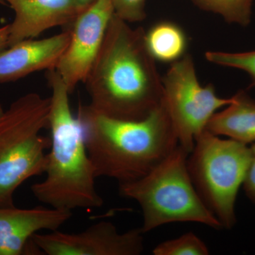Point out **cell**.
Listing matches in <instances>:
<instances>
[{
    "mask_svg": "<svg viewBox=\"0 0 255 255\" xmlns=\"http://www.w3.org/2000/svg\"><path fill=\"white\" fill-rule=\"evenodd\" d=\"M0 4H6V3L5 2L4 0H0Z\"/></svg>",
    "mask_w": 255,
    "mask_h": 255,
    "instance_id": "cb8c5ba5",
    "label": "cell"
},
{
    "mask_svg": "<svg viewBox=\"0 0 255 255\" xmlns=\"http://www.w3.org/2000/svg\"><path fill=\"white\" fill-rule=\"evenodd\" d=\"M253 158L246 144L220 138L206 130L196 137L188 155L193 184L223 228L231 229L236 224V198Z\"/></svg>",
    "mask_w": 255,
    "mask_h": 255,
    "instance_id": "8992f818",
    "label": "cell"
},
{
    "mask_svg": "<svg viewBox=\"0 0 255 255\" xmlns=\"http://www.w3.org/2000/svg\"><path fill=\"white\" fill-rule=\"evenodd\" d=\"M251 149L253 156L255 157V142H253V145L251 146Z\"/></svg>",
    "mask_w": 255,
    "mask_h": 255,
    "instance_id": "7402d4cb",
    "label": "cell"
},
{
    "mask_svg": "<svg viewBox=\"0 0 255 255\" xmlns=\"http://www.w3.org/2000/svg\"><path fill=\"white\" fill-rule=\"evenodd\" d=\"M97 0H75L78 3L79 6L82 8V9H85L86 8L90 6V5L94 4Z\"/></svg>",
    "mask_w": 255,
    "mask_h": 255,
    "instance_id": "44dd1931",
    "label": "cell"
},
{
    "mask_svg": "<svg viewBox=\"0 0 255 255\" xmlns=\"http://www.w3.org/2000/svg\"><path fill=\"white\" fill-rule=\"evenodd\" d=\"M78 118L97 177L119 184L137 180L152 170L179 145L163 99L141 120L108 117L90 105H80Z\"/></svg>",
    "mask_w": 255,
    "mask_h": 255,
    "instance_id": "7a4b0ae2",
    "label": "cell"
},
{
    "mask_svg": "<svg viewBox=\"0 0 255 255\" xmlns=\"http://www.w3.org/2000/svg\"><path fill=\"white\" fill-rule=\"evenodd\" d=\"M205 57L211 63L246 72L251 79L250 87H255V50L244 53L208 51Z\"/></svg>",
    "mask_w": 255,
    "mask_h": 255,
    "instance_id": "e0dca14e",
    "label": "cell"
},
{
    "mask_svg": "<svg viewBox=\"0 0 255 255\" xmlns=\"http://www.w3.org/2000/svg\"><path fill=\"white\" fill-rule=\"evenodd\" d=\"M247 196L255 203V157L253 156L243 183Z\"/></svg>",
    "mask_w": 255,
    "mask_h": 255,
    "instance_id": "d6986e66",
    "label": "cell"
},
{
    "mask_svg": "<svg viewBox=\"0 0 255 255\" xmlns=\"http://www.w3.org/2000/svg\"><path fill=\"white\" fill-rule=\"evenodd\" d=\"M146 0H111L114 14L128 23L145 19Z\"/></svg>",
    "mask_w": 255,
    "mask_h": 255,
    "instance_id": "ac0fdd59",
    "label": "cell"
},
{
    "mask_svg": "<svg viewBox=\"0 0 255 255\" xmlns=\"http://www.w3.org/2000/svg\"><path fill=\"white\" fill-rule=\"evenodd\" d=\"M189 153L179 145L162 162L137 180L119 184V194L140 205L143 233L177 222L223 226L196 191L187 167Z\"/></svg>",
    "mask_w": 255,
    "mask_h": 255,
    "instance_id": "277c9868",
    "label": "cell"
},
{
    "mask_svg": "<svg viewBox=\"0 0 255 255\" xmlns=\"http://www.w3.org/2000/svg\"><path fill=\"white\" fill-rule=\"evenodd\" d=\"M46 78L51 90L50 152L47 153L46 178L32 185V193L40 202L55 209H98L104 200L96 189L97 177L83 127L72 113L70 94L55 69L47 70Z\"/></svg>",
    "mask_w": 255,
    "mask_h": 255,
    "instance_id": "3957f363",
    "label": "cell"
},
{
    "mask_svg": "<svg viewBox=\"0 0 255 255\" xmlns=\"http://www.w3.org/2000/svg\"><path fill=\"white\" fill-rule=\"evenodd\" d=\"M141 228L119 233L113 223L100 221L80 233H36L32 243L48 255H139L144 251Z\"/></svg>",
    "mask_w": 255,
    "mask_h": 255,
    "instance_id": "ba28073f",
    "label": "cell"
},
{
    "mask_svg": "<svg viewBox=\"0 0 255 255\" xmlns=\"http://www.w3.org/2000/svg\"><path fill=\"white\" fill-rule=\"evenodd\" d=\"M145 39L147 49L155 60L174 63L185 55L187 36L175 23L169 21L157 23L145 32Z\"/></svg>",
    "mask_w": 255,
    "mask_h": 255,
    "instance_id": "5bb4252c",
    "label": "cell"
},
{
    "mask_svg": "<svg viewBox=\"0 0 255 255\" xmlns=\"http://www.w3.org/2000/svg\"><path fill=\"white\" fill-rule=\"evenodd\" d=\"M152 253L155 255H208L209 250L194 233H188L176 239L160 243Z\"/></svg>",
    "mask_w": 255,
    "mask_h": 255,
    "instance_id": "2e32d148",
    "label": "cell"
},
{
    "mask_svg": "<svg viewBox=\"0 0 255 255\" xmlns=\"http://www.w3.org/2000/svg\"><path fill=\"white\" fill-rule=\"evenodd\" d=\"M164 100L179 145L188 153L194 148L198 135L206 130L218 110L232 103L233 98H221L211 84L202 86L198 80L190 55L172 63L162 78Z\"/></svg>",
    "mask_w": 255,
    "mask_h": 255,
    "instance_id": "52a82bcc",
    "label": "cell"
},
{
    "mask_svg": "<svg viewBox=\"0 0 255 255\" xmlns=\"http://www.w3.org/2000/svg\"><path fill=\"white\" fill-rule=\"evenodd\" d=\"M49 98L28 93L14 101L0 117V207L14 206L15 191L25 181L46 172L50 138Z\"/></svg>",
    "mask_w": 255,
    "mask_h": 255,
    "instance_id": "5b68a950",
    "label": "cell"
},
{
    "mask_svg": "<svg viewBox=\"0 0 255 255\" xmlns=\"http://www.w3.org/2000/svg\"><path fill=\"white\" fill-rule=\"evenodd\" d=\"M4 110H3L2 106H1V103H0V117L2 115V114L4 113Z\"/></svg>",
    "mask_w": 255,
    "mask_h": 255,
    "instance_id": "603a6c76",
    "label": "cell"
},
{
    "mask_svg": "<svg viewBox=\"0 0 255 255\" xmlns=\"http://www.w3.org/2000/svg\"><path fill=\"white\" fill-rule=\"evenodd\" d=\"M72 216V211L50 206L0 207V255L34 254L38 251L33 236L43 230L58 231Z\"/></svg>",
    "mask_w": 255,
    "mask_h": 255,
    "instance_id": "30bf717a",
    "label": "cell"
},
{
    "mask_svg": "<svg viewBox=\"0 0 255 255\" xmlns=\"http://www.w3.org/2000/svg\"><path fill=\"white\" fill-rule=\"evenodd\" d=\"M70 30L43 39L24 40L0 51V83L55 69L70 40Z\"/></svg>",
    "mask_w": 255,
    "mask_h": 255,
    "instance_id": "7c38bea8",
    "label": "cell"
},
{
    "mask_svg": "<svg viewBox=\"0 0 255 255\" xmlns=\"http://www.w3.org/2000/svg\"><path fill=\"white\" fill-rule=\"evenodd\" d=\"M14 10L8 47L36 38L55 26L71 25L83 10L75 0H4Z\"/></svg>",
    "mask_w": 255,
    "mask_h": 255,
    "instance_id": "8fae6325",
    "label": "cell"
},
{
    "mask_svg": "<svg viewBox=\"0 0 255 255\" xmlns=\"http://www.w3.org/2000/svg\"><path fill=\"white\" fill-rule=\"evenodd\" d=\"M9 35V24L0 28V51L8 47Z\"/></svg>",
    "mask_w": 255,
    "mask_h": 255,
    "instance_id": "ffe728a7",
    "label": "cell"
},
{
    "mask_svg": "<svg viewBox=\"0 0 255 255\" xmlns=\"http://www.w3.org/2000/svg\"><path fill=\"white\" fill-rule=\"evenodd\" d=\"M200 9L222 16L226 22L246 27L251 24L255 0H191Z\"/></svg>",
    "mask_w": 255,
    "mask_h": 255,
    "instance_id": "9a60e30c",
    "label": "cell"
},
{
    "mask_svg": "<svg viewBox=\"0 0 255 255\" xmlns=\"http://www.w3.org/2000/svg\"><path fill=\"white\" fill-rule=\"evenodd\" d=\"M114 14L111 0H97L70 25V42L55 68L69 93L86 80Z\"/></svg>",
    "mask_w": 255,
    "mask_h": 255,
    "instance_id": "9c48e42d",
    "label": "cell"
},
{
    "mask_svg": "<svg viewBox=\"0 0 255 255\" xmlns=\"http://www.w3.org/2000/svg\"><path fill=\"white\" fill-rule=\"evenodd\" d=\"M145 31L115 14L84 82L90 107L124 120H141L164 99L162 78L145 43Z\"/></svg>",
    "mask_w": 255,
    "mask_h": 255,
    "instance_id": "6da1fadb",
    "label": "cell"
},
{
    "mask_svg": "<svg viewBox=\"0 0 255 255\" xmlns=\"http://www.w3.org/2000/svg\"><path fill=\"white\" fill-rule=\"evenodd\" d=\"M232 103L210 119L206 130L242 143L255 142V101L246 91L233 97Z\"/></svg>",
    "mask_w": 255,
    "mask_h": 255,
    "instance_id": "4fadbf2b",
    "label": "cell"
}]
</instances>
